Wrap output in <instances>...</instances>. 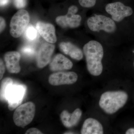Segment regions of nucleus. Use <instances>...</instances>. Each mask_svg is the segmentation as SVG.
Wrapping results in <instances>:
<instances>
[{
    "mask_svg": "<svg viewBox=\"0 0 134 134\" xmlns=\"http://www.w3.org/2000/svg\"><path fill=\"white\" fill-rule=\"evenodd\" d=\"M83 51L89 73L94 76L100 75L103 70L102 60L104 50L102 45L98 41L92 40L85 45Z\"/></svg>",
    "mask_w": 134,
    "mask_h": 134,
    "instance_id": "obj_1",
    "label": "nucleus"
},
{
    "mask_svg": "<svg viewBox=\"0 0 134 134\" xmlns=\"http://www.w3.org/2000/svg\"><path fill=\"white\" fill-rule=\"evenodd\" d=\"M128 98L127 94L125 92H106L100 96L99 105L106 113L113 114L125 105Z\"/></svg>",
    "mask_w": 134,
    "mask_h": 134,
    "instance_id": "obj_2",
    "label": "nucleus"
},
{
    "mask_svg": "<svg viewBox=\"0 0 134 134\" xmlns=\"http://www.w3.org/2000/svg\"><path fill=\"white\" fill-rule=\"evenodd\" d=\"M36 112V106L34 103L29 102L18 106L13 115L15 125L24 128L33 120Z\"/></svg>",
    "mask_w": 134,
    "mask_h": 134,
    "instance_id": "obj_3",
    "label": "nucleus"
},
{
    "mask_svg": "<svg viewBox=\"0 0 134 134\" xmlns=\"http://www.w3.org/2000/svg\"><path fill=\"white\" fill-rule=\"evenodd\" d=\"M30 15L25 10H18L13 17L10 21V34L14 38H18L24 33L30 22Z\"/></svg>",
    "mask_w": 134,
    "mask_h": 134,
    "instance_id": "obj_4",
    "label": "nucleus"
},
{
    "mask_svg": "<svg viewBox=\"0 0 134 134\" xmlns=\"http://www.w3.org/2000/svg\"><path fill=\"white\" fill-rule=\"evenodd\" d=\"M87 24L92 31L98 32L103 30L112 33L116 30V26L113 20L110 18L103 15L95 14L87 20Z\"/></svg>",
    "mask_w": 134,
    "mask_h": 134,
    "instance_id": "obj_5",
    "label": "nucleus"
},
{
    "mask_svg": "<svg viewBox=\"0 0 134 134\" xmlns=\"http://www.w3.org/2000/svg\"><path fill=\"white\" fill-rule=\"evenodd\" d=\"M26 86L23 85H10L5 93L6 100L8 103L10 111L14 110L21 104L26 93Z\"/></svg>",
    "mask_w": 134,
    "mask_h": 134,
    "instance_id": "obj_6",
    "label": "nucleus"
},
{
    "mask_svg": "<svg viewBox=\"0 0 134 134\" xmlns=\"http://www.w3.org/2000/svg\"><path fill=\"white\" fill-rule=\"evenodd\" d=\"M78 8L72 5L69 8L68 13L64 16L57 17L55 19L57 24L63 28H75L80 25L82 18L79 15L76 14Z\"/></svg>",
    "mask_w": 134,
    "mask_h": 134,
    "instance_id": "obj_7",
    "label": "nucleus"
},
{
    "mask_svg": "<svg viewBox=\"0 0 134 134\" xmlns=\"http://www.w3.org/2000/svg\"><path fill=\"white\" fill-rule=\"evenodd\" d=\"M105 10L111 15L113 20L117 22L121 21L125 17L130 16L133 13L132 8L125 6L119 2L107 4Z\"/></svg>",
    "mask_w": 134,
    "mask_h": 134,
    "instance_id": "obj_8",
    "label": "nucleus"
},
{
    "mask_svg": "<svg viewBox=\"0 0 134 134\" xmlns=\"http://www.w3.org/2000/svg\"><path fill=\"white\" fill-rule=\"evenodd\" d=\"M78 76L73 72H59L50 75L48 82L53 86L72 84L77 81Z\"/></svg>",
    "mask_w": 134,
    "mask_h": 134,
    "instance_id": "obj_9",
    "label": "nucleus"
},
{
    "mask_svg": "<svg viewBox=\"0 0 134 134\" xmlns=\"http://www.w3.org/2000/svg\"><path fill=\"white\" fill-rule=\"evenodd\" d=\"M54 48V45L50 43H45L41 45L37 55V65L38 68H43L48 64Z\"/></svg>",
    "mask_w": 134,
    "mask_h": 134,
    "instance_id": "obj_10",
    "label": "nucleus"
},
{
    "mask_svg": "<svg viewBox=\"0 0 134 134\" xmlns=\"http://www.w3.org/2000/svg\"><path fill=\"white\" fill-rule=\"evenodd\" d=\"M21 55L16 51L8 52L4 55L6 67L8 71L12 74H18L21 71L19 65Z\"/></svg>",
    "mask_w": 134,
    "mask_h": 134,
    "instance_id": "obj_11",
    "label": "nucleus"
},
{
    "mask_svg": "<svg viewBox=\"0 0 134 134\" xmlns=\"http://www.w3.org/2000/svg\"><path fill=\"white\" fill-rule=\"evenodd\" d=\"M36 29L40 36L48 43H54L57 41L55 28L52 24L38 22L36 24Z\"/></svg>",
    "mask_w": 134,
    "mask_h": 134,
    "instance_id": "obj_12",
    "label": "nucleus"
},
{
    "mask_svg": "<svg viewBox=\"0 0 134 134\" xmlns=\"http://www.w3.org/2000/svg\"><path fill=\"white\" fill-rule=\"evenodd\" d=\"M73 63L71 61L61 54L55 55L50 64V69L52 71H59L71 69Z\"/></svg>",
    "mask_w": 134,
    "mask_h": 134,
    "instance_id": "obj_13",
    "label": "nucleus"
},
{
    "mask_svg": "<svg viewBox=\"0 0 134 134\" xmlns=\"http://www.w3.org/2000/svg\"><path fill=\"white\" fill-rule=\"evenodd\" d=\"M82 115L81 109L77 108L71 114L66 110H64L61 114L60 117L63 125L66 127L69 128L75 126L78 123Z\"/></svg>",
    "mask_w": 134,
    "mask_h": 134,
    "instance_id": "obj_14",
    "label": "nucleus"
},
{
    "mask_svg": "<svg viewBox=\"0 0 134 134\" xmlns=\"http://www.w3.org/2000/svg\"><path fill=\"white\" fill-rule=\"evenodd\" d=\"M103 133L102 125L98 121L91 118L85 121L81 130L82 134H103Z\"/></svg>",
    "mask_w": 134,
    "mask_h": 134,
    "instance_id": "obj_15",
    "label": "nucleus"
},
{
    "mask_svg": "<svg viewBox=\"0 0 134 134\" xmlns=\"http://www.w3.org/2000/svg\"><path fill=\"white\" fill-rule=\"evenodd\" d=\"M59 47L62 52L72 59L80 60L83 58L81 50L70 42H62L60 43Z\"/></svg>",
    "mask_w": 134,
    "mask_h": 134,
    "instance_id": "obj_16",
    "label": "nucleus"
},
{
    "mask_svg": "<svg viewBox=\"0 0 134 134\" xmlns=\"http://www.w3.org/2000/svg\"><path fill=\"white\" fill-rule=\"evenodd\" d=\"M13 83V80L10 77H6L3 79L1 82L0 96L1 100L2 101H5V93L8 87L10 85Z\"/></svg>",
    "mask_w": 134,
    "mask_h": 134,
    "instance_id": "obj_17",
    "label": "nucleus"
},
{
    "mask_svg": "<svg viewBox=\"0 0 134 134\" xmlns=\"http://www.w3.org/2000/svg\"><path fill=\"white\" fill-rule=\"evenodd\" d=\"M25 36L26 38L29 40H35L37 37V31L33 26L30 25L26 28Z\"/></svg>",
    "mask_w": 134,
    "mask_h": 134,
    "instance_id": "obj_18",
    "label": "nucleus"
},
{
    "mask_svg": "<svg viewBox=\"0 0 134 134\" xmlns=\"http://www.w3.org/2000/svg\"><path fill=\"white\" fill-rule=\"evenodd\" d=\"M79 2L83 7L91 8L96 5V0H79Z\"/></svg>",
    "mask_w": 134,
    "mask_h": 134,
    "instance_id": "obj_19",
    "label": "nucleus"
},
{
    "mask_svg": "<svg viewBox=\"0 0 134 134\" xmlns=\"http://www.w3.org/2000/svg\"><path fill=\"white\" fill-rule=\"evenodd\" d=\"M22 52L24 54L29 55H33L35 53L34 48L30 46H26L23 47L22 49Z\"/></svg>",
    "mask_w": 134,
    "mask_h": 134,
    "instance_id": "obj_20",
    "label": "nucleus"
},
{
    "mask_svg": "<svg viewBox=\"0 0 134 134\" xmlns=\"http://www.w3.org/2000/svg\"><path fill=\"white\" fill-rule=\"evenodd\" d=\"M14 3L17 8H22L26 5V0H14Z\"/></svg>",
    "mask_w": 134,
    "mask_h": 134,
    "instance_id": "obj_21",
    "label": "nucleus"
},
{
    "mask_svg": "<svg viewBox=\"0 0 134 134\" xmlns=\"http://www.w3.org/2000/svg\"><path fill=\"white\" fill-rule=\"evenodd\" d=\"M25 134H43V133L39 130L36 128L29 129L25 133Z\"/></svg>",
    "mask_w": 134,
    "mask_h": 134,
    "instance_id": "obj_22",
    "label": "nucleus"
},
{
    "mask_svg": "<svg viewBox=\"0 0 134 134\" xmlns=\"http://www.w3.org/2000/svg\"><path fill=\"white\" fill-rule=\"evenodd\" d=\"M5 72V66L3 61L1 59L0 61V80H1L3 77Z\"/></svg>",
    "mask_w": 134,
    "mask_h": 134,
    "instance_id": "obj_23",
    "label": "nucleus"
},
{
    "mask_svg": "<svg viewBox=\"0 0 134 134\" xmlns=\"http://www.w3.org/2000/svg\"><path fill=\"white\" fill-rule=\"evenodd\" d=\"M0 23H1V25H0V31L1 32L3 31L4 29H5V22L4 19L1 16L0 18Z\"/></svg>",
    "mask_w": 134,
    "mask_h": 134,
    "instance_id": "obj_24",
    "label": "nucleus"
},
{
    "mask_svg": "<svg viewBox=\"0 0 134 134\" xmlns=\"http://www.w3.org/2000/svg\"><path fill=\"white\" fill-rule=\"evenodd\" d=\"M10 0H1V6L3 7V6H5L7 5L9 2Z\"/></svg>",
    "mask_w": 134,
    "mask_h": 134,
    "instance_id": "obj_25",
    "label": "nucleus"
},
{
    "mask_svg": "<svg viewBox=\"0 0 134 134\" xmlns=\"http://www.w3.org/2000/svg\"><path fill=\"white\" fill-rule=\"evenodd\" d=\"M126 134H134V128H130L127 130Z\"/></svg>",
    "mask_w": 134,
    "mask_h": 134,
    "instance_id": "obj_26",
    "label": "nucleus"
},
{
    "mask_svg": "<svg viewBox=\"0 0 134 134\" xmlns=\"http://www.w3.org/2000/svg\"><path fill=\"white\" fill-rule=\"evenodd\" d=\"M65 134H74L73 132H67L66 133H64Z\"/></svg>",
    "mask_w": 134,
    "mask_h": 134,
    "instance_id": "obj_27",
    "label": "nucleus"
},
{
    "mask_svg": "<svg viewBox=\"0 0 134 134\" xmlns=\"http://www.w3.org/2000/svg\"><path fill=\"white\" fill-rule=\"evenodd\" d=\"M133 52L134 53V50L133 51Z\"/></svg>",
    "mask_w": 134,
    "mask_h": 134,
    "instance_id": "obj_28",
    "label": "nucleus"
}]
</instances>
